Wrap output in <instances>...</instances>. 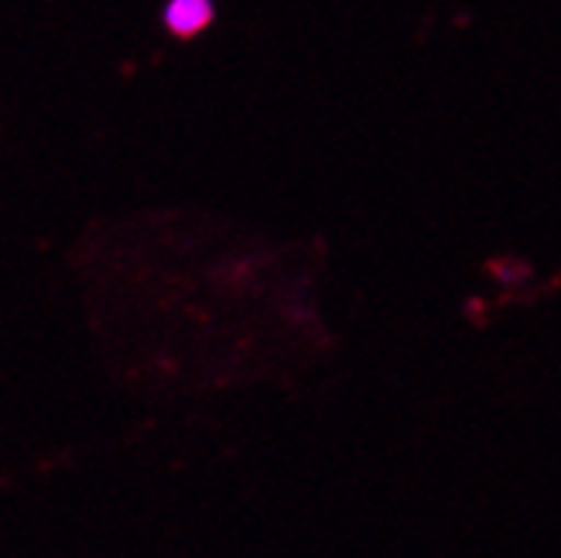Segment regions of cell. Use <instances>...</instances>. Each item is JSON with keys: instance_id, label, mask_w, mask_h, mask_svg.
Segmentation results:
<instances>
[{"instance_id": "cell-1", "label": "cell", "mask_w": 561, "mask_h": 558, "mask_svg": "<svg viewBox=\"0 0 561 558\" xmlns=\"http://www.w3.org/2000/svg\"><path fill=\"white\" fill-rule=\"evenodd\" d=\"M213 18H216L213 0H168L161 11L164 27L179 38H195L199 32H206Z\"/></svg>"}]
</instances>
